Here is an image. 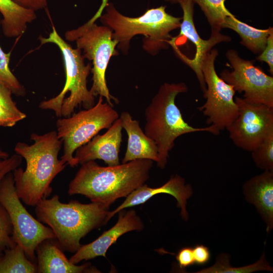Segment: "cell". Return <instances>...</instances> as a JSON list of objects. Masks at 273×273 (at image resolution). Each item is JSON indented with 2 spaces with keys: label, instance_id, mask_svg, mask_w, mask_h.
<instances>
[{
  "label": "cell",
  "instance_id": "1",
  "mask_svg": "<svg viewBox=\"0 0 273 273\" xmlns=\"http://www.w3.org/2000/svg\"><path fill=\"white\" fill-rule=\"evenodd\" d=\"M30 139L33 142L30 145L20 142L16 144V154L25 159L26 165L24 170L19 167L12 173L18 197L25 204L35 207L50 196L52 181L68 165L58 158L63 144L56 131L32 133Z\"/></svg>",
  "mask_w": 273,
  "mask_h": 273
},
{
  "label": "cell",
  "instance_id": "2",
  "mask_svg": "<svg viewBox=\"0 0 273 273\" xmlns=\"http://www.w3.org/2000/svg\"><path fill=\"white\" fill-rule=\"evenodd\" d=\"M153 164L151 160L137 159L104 167L88 161L81 164L70 181L68 194L83 195L91 202L109 208L115 200L145 184Z\"/></svg>",
  "mask_w": 273,
  "mask_h": 273
},
{
  "label": "cell",
  "instance_id": "3",
  "mask_svg": "<svg viewBox=\"0 0 273 273\" xmlns=\"http://www.w3.org/2000/svg\"><path fill=\"white\" fill-rule=\"evenodd\" d=\"M109 209L98 203H63L54 195L41 200L35 206V213L39 221L52 229L63 251L75 253L82 238L108 222Z\"/></svg>",
  "mask_w": 273,
  "mask_h": 273
},
{
  "label": "cell",
  "instance_id": "4",
  "mask_svg": "<svg viewBox=\"0 0 273 273\" xmlns=\"http://www.w3.org/2000/svg\"><path fill=\"white\" fill-rule=\"evenodd\" d=\"M188 90L184 82L162 84L145 111L146 123L144 131L156 144L158 152L156 162L161 169L165 167L169 153L175 140L181 135L196 132H208L218 135L220 130L212 125L195 127L183 118L175 104L176 96Z\"/></svg>",
  "mask_w": 273,
  "mask_h": 273
},
{
  "label": "cell",
  "instance_id": "5",
  "mask_svg": "<svg viewBox=\"0 0 273 273\" xmlns=\"http://www.w3.org/2000/svg\"><path fill=\"white\" fill-rule=\"evenodd\" d=\"M166 7L147 10L142 16L129 17L120 13L111 3L105 7L106 13L100 17L102 23L112 31V37L118 42V49L127 51L130 39L135 35H144V49L153 55L167 49L172 38L170 32L179 28L181 17L166 12Z\"/></svg>",
  "mask_w": 273,
  "mask_h": 273
},
{
  "label": "cell",
  "instance_id": "6",
  "mask_svg": "<svg viewBox=\"0 0 273 273\" xmlns=\"http://www.w3.org/2000/svg\"><path fill=\"white\" fill-rule=\"evenodd\" d=\"M41 44L52 43L60 49L64 64L66 80L61 92L56 97L42 101L39 107L53 111L57 117L71 116L75 109L82 105L85 109L92 107L95 97L87 87V78L91 71L89 64H85L81 51L73 48L58 33L54 25L48 37L38 38Z\"/></svg>",
  "mask_w": 273,
  "mask_h": 273
},
{
  "label": "cell",
  "instance_id": "7",
  "mask_svg": "<svg viewBox=\"0 0 273 273\" xmlns=\"http://www.w3.org/2000/svg\"><path fill=\"white\" fill-rule=\"evenodd\" d=\"M65 37L68 41H75L84 58L92 62L93 84L89 90L93 95L105 98L113 106L112 101L117 102L118 100L110 94L105 77L111 58L118 54L116 50L118 42L113 38L111 29L89 20L76 29L67 31Z\"/></svg>",
  "mask_w": 273,
  "mask_h": 273
},
{
  "label": "cell",
  "instance_id": "8",
  "mask_svg": "<svg viewBox=\"0 0 273 273\" xmlns=\"http://www.w3.org/2000/svg\"><path fill=\"white\" fill-rule=\"evenodd\" d=\"M103 97L99 96L92 107L79 111L67 117L58 119L57 133L63 144L61 159L72 167L78 163L74 157L75 151L90 141L98 132L108 129L119 118L118 112Z\"/></svg>",
  "mask_w": 273,
  "mask_h": 273
},
{
  "label": "cell",
  "instance_id": "9",
  "mask_svg": "<svg viewBox=\"0 0 273 273\" xmlns=\"http://www.w3.org/2000/svg\"><path fill=\"white\" fill-rule=\"evenodd\" d=\"M0 204L10 217L13 240L23 249L28 258L34 261L39 244L46 239L56 237L50 227L33 217L23 205L16 191L12 172L0 181Z\"/></svg>",
  "mask_w": 273,
  "mask_h": 273
},
{
  "label": "cell",
  "instance_id": "10",
  "mask_svg": "<svg viewBox=\"0 0 273 273\" xmlns=\"http://www.w3.org/2000/svg\"><path fill=\"white\" fill-rule=\"evenodd\" d=\"M218 55L216 49H212L202 61L201 70L206 87L203 96L206 101L198 109L207 117L208 125H214L220 131L235 120L238 108L233 86L224 81L215 70V61Z\"/></svg>",
  "mask_w": 273,
  "mask_h": 273
},
{
  "label": "cell",
  "instance_id": "11",
  "mask_svg": "<svg viewBox=\"0 0 273 273\" xmlns=\"http://www.w3.org/2000/svg\"><path fill=\"white\" fill-rule=\"evenodd\" d=\"M183 12L180 25V33L171 38L168 44L173 48L177 57L195 72L203 93L206 84L201 70L202 61L216 44L229 42L231 38L221 33L211 34L209 39H202L198 34L194 21V3L193 0H178Z\"/></svg>",
  "mask_w": 273,
  "mask_h": 273
},
{
  "label": "cell",
  "instance_id": "12",
  "mask_svg": "<svg viewBox=\"0 0 273 273\" xmlns=\"http://www.w3.org/2000/svg\"><path fill=\"white\" fill-rule=\"evenodd\" d=\"M225 56L232 70H223L220 77L236 92L243 93L246 101L273 107L272 75L266 74L252 61L242 58L236 50H228Z\"/></svg>",
  "mask_w": 273,
  "mask_h": 273
},
{
  "label": "cell",
  "instance_id": "13",
  "mask_svg": "<svg viewBox=\"0 0 273 273\" xmlns=\"http://www.w3.org/2000/svg\"><path fill=\"white\" fill-rule=\"evenodd\" d=\"M238 114L226 128L235 146L251 152L273 130V107L236 97Z\"/></svg>",
  "mask_w": 273,
  "mask_h": 273
},
{
  "label": "cell",
  "instance_id": "14",
  "mask_svg": "<svg viewBox=\"0 0 273 273\" xmlns=\"http://www.w3.org/2000/svg\"><path fill=\"white\" fill-rule=\"evenodd\" d=\"M118 220L109 230L104 232L92 242L82 245L69 259L77 264L82 260H88L98 256L106 257L109 248L123 234L132 231H141L144 224L134 210L119 211Z\"/></svg>",
  "mask_w": 273,
  "mask_h": 273
},
{
  "label": "cell",
  "instance_id": "15",
  "mask_svg": "<svg viewBox=\"0 0 273 273\" xmlns=\"http://www.w3.org/2000/svg\"><path fill=\"white\" fill-rule=\"evenodd\" d=\"M167 194L174 197L177 201V206L181 209L180 215L183 219L187 220V201L193 194L191 185H185L184 178L175 174L172 175L163 186L152 188L144 184L132 191L123 202L112 211L109 212L107 221L119 211L126 208L143 204L153 196L158 194Z\"/></svg>",
  "mask_w": 273,
  "mask_h": 273
},
{
  "label": "cell",
  "instance_id": "16",
  "mask_svg": "<svg viewBox=\"0 0 273 273\" xmlns=\"http://www.w3.org/2000/svg\"><path fill=\"white\" fill-rule=\"evenodd\" d=\"M122 129L119 117L104 134H97L75 151L74 157L78 163L82 164L88 161L101 159L108 166L119 164Z\"/></svg>",
  "mask_w": 273,
  "mask_h": 273
},
{
  "label": "cell",
  "instance_id": "17",
  "mask_svg": "<svg viewBox=\"0 0 273 273\" xmlns=\"http://www.w3.org/2000/svg\"><path fill=\"white\" fill-rule=\"evenodd\" d=\"M36 254L38 273L100 272L89 263L80 265L71 263L55 238L46 239L39 243L36 248Z\"/></svg>",
  "mask_w": 273,
  "mask_h": 273
},
{
  "label": "cell",
  "instance_id": "18",
  "mask_svg": "<svg viewBox=\"0 0 273 273\" xmlns=\"http://www.w3.org/2000/svg\"><path fill=\"white\" fill-rule=\"evenodd\" d=\"M243 190L247 201L261 215L268 233L273 228V171L265 170L252 177L244 184Z\"/></svg>",
  "mask_w": 273,
  "mask_h": 273
},
{
  "label": "cell",
  "instance_id": "19",
  "mask_svg": "<svg viewBox=\"0 0 273 273\" xmlns=\"http://www.w3.org/2000/svg\"><path fill=\"white\" fill-rule=\"evenodd\" d=\"M119 118L127 134V144L122 163L137 159H149L157 162L158 160L157 147L147 136L140 126L139 122L133 120L127 112L121 113Z\"/></svg>",
  "mask_w": 273,
  "mask_h": 273
},
{
  "label": "cell",
  "instance_id": "20",
  "mask_svg": "<svg viewBox=\"0 0 273 273\" xmlns=\"http://www.w3.org/2000/svg\"><path fill=\"white\" fill-rule=\"evenodd\" d=\"M0 13L3 32L10 38L22 35L37 17L35 11L23 8L12 0H0Z\"/></svg>",
  "mask_w": 273,
  "mask_h": 273
},
{
  "label": "cell",
  "instance_id": "21",
  "mask_svg": "<svg viewBox=\"0 0 273 273\" xmlns=\"http://www.w3.org/2000/svg\"><path fill=\"white\" fill-rule=\"evenodd\" d=\"M229 28L237 32L243 46L254 54H260L265 48L268 37L273 28L261 29L253 27L236 18L233 15L226 17L222 28Z\"/></svg>",
  "mask_w": 273,
  "mask_h": 273
},
{
  "label": "cell",
  "instance_id": "22",
  "mask_svg": "<svg viewBox=\"0 0 273 273\" xmlns=\"http://www.w3.org/2000/svg\"><path fill=\"white\" fill-rule=\"evenodd\" d=\"M37 265L18 244L0 254V273H36Z\"/></svg>",
  "mask_w": 273,
  "mask_h": 273
},
{
  "label": "cell",
  "instance_id": "23",
  "mask_svg": "<svg viewBox=\"0 0 273 273\" xmlns=\"http://www.w3.org/2000/svg\"><path fill=\"white\" fill-rule=\"evenodd\" d=\"M258 270L272 271V268L267 262L264 253L255 263L247 266L233 267L230 265V255L226 254L219 255L215 263L209 267L203 268L198 273H250Z\"/></svg>",
  "mask_w": 273,
  "mask_h": 273
},
{
  "label": "cell",
  "instance_id": "24",
  "mask_svg": "<svg viewBox=\"0 0 273 273\" xmlns=\"http://www.w3.org/2000/svg\"><path fill=\"white\" fill-rule=\"evenodd\" d=\"M225 0H193L198 5L211 27V33H220L226 17L232 14L224 5Z\"/></svg>",
  "mask_w": 273,
  "mask_h": 273
},
{
  "label": "cell",
  "instance_id": "25",
  "mask_svg": "<svg viewBox=\"0 0 273 273\" xmlns=\"http://www.w3.org/2000/svg\"><path fill=\"white\" fill-rule=\"evenodd\" d=\"M251 152L257 167L264 171H273V130Z\"/></svg>",
  "mask_w": 273,
  "mask_h": 273
},
{
  "label": "cell",
  "instance_id": "26",
  "mask_svg": "<svg viewBox=\"0 0 273 273\" xmlns=\"http://www.w3.org/2000/svg\"><path fill=\"white\" fill-rule=\"evenodd\" d=\"M10 54L5 53L0 46V83L9 88L13 94L23 96L25 88L10 69Z\"/></svg>",
  "mask_w": 273,
  "mask_h": 273
},
{
  "label": "cell",
  "instance_id": "27",
  "mask_svg": "<svg viewBox=\"0 0 273 273\" xmlns=\"http://www.w3.org/2000/svg\"><path fill=\"white\" fill-rule=\"evenodd\" d=\"M13 226L9 215L0 204V254L16 244L12 238Z\"/></svg>",
  "mask_w": 273,
  "mask_h": 273
},
{
  "label": "cell",
  "instance_id": "28",
  "mask_svg": "<svg viewBox=\"0 0 273 273\" xmlns=\"http://www.w3.org/2000/svg\"><path fill=\"white\" fill-rule=\"evenodd\" d=\"M26 117L22 112L16 113L0 105V126L12 127Z\"/></svg>",
  "mask_w": 273,
  "mask_h": 273
},
{
  "label": "cell",
  "instance_id": "29",
  "mask_svg": "<svg viewBox=\"0 0 273 273\" xmlns=\"http://www.w3.org/2000/svg\"><path fill=\"white\" fill-rule=\"evenodd\" d=\"M22 161V157L15 154L5 159L0 158V181L8 173L13 172L19 167Z\"/></svg>",
  "mask_w": 273,
  "mask_h": 273
},
{
  "label": "cell",
  "instance_id": "30",
  "mask_svg": "<svg viewBox=\"0 0 273 273\" xmlns=\"http://www.w3.org/2000/svg\"><path fill=\"white\" fill-rule=\"evenodd\" d=\"M256 59L267 64L270 73L273 74V31L268 37L265 48L257 57Z\"/></svg>",
  "mask_w": 273,
  "mask_h": 273
},
{
  "label": "cell",
  "instance_id": "31",
  "mask_svg": "<svg viewBox=\"0 0 273 273\" xmlns=\"http://www.w3.org/2000/svg\"><path fill=\"white\" fill-rule=\"evenodd\" d=\"M11 90L3 84L0 83V105L16 113L21 111L13 101Z\"/></svg>",
  "mask_w": 273,
  "mask_h": 273
},
{
  "label": "cell",
  "instance_id": "32",
  "mask_svg": "<svg viewBox=\"0 0 273 273\" xmlns=\"http://www.w3.org/2000/svg\"><path fill=\"white\" fill-rule=\"evenodd\" d=\"M176 259L181 269H184L195 264L193 247H184L179 250Z\"/></svg>",
  "mask_w": 273,
  "mask_h": 273
},
{
  "label": "cell",
  "instance_id": "33",
  "mask_svg": "<svg viewBox=\"0 0 273 273\" xmlns=\"http://www.w3.org/2000/svg\"><path fill=\"white\" fill-rule=\"evenodd\" d=\"M195 264L203 265L207 263L210 258V252L208 248L203 245H196L193 247Z\"/></svg>",
  "mask_w": 273,
  "mask_h": 273
},
{
  "label": "cell",
  "instance_id": "34",
  "mask_svg": "<svg viewBox=\"0 0 273 273\" xmlns=\"http://www.w3.org/2000/svg\"><path fill=\"white\" fill-rule=\"evenodd\" d=\"M19 6L25 9L36 11L47 8L48 0H12Z\"/></svg>",
  "mask_w": 273,
  "mask_h": 273
},
{
  "label": "cell",
  "instance_id": "35",
  "mask_svg": "<svg viewBox=\"0 0 273 273\" xmlns=\"http://www.w3.org/2000/svg\"><path fill=\"white\" fill-rule=\"evenodd\" d=\"M165 1L170 3L171 4H176L178 3V0H165ZM108 0H102V4L96 13V14L92 17L94 19L97 20L98 18H100L102 15L103 10L105 8L107 4L108 3Z\"/></svg>",
  "mask_w": 273,
  "mask_h": 273
},
{
  "label": "cell",
  "instance_id": "36",
  "mask_svg": "<svg viewBox=\"0 0 273 273\" xmlns=\"http://www.w3.org/2000/svg\"><path fill=\"white\" fill-rule=\"evenodd\" d=\"M9 156V154L7 152L4 151L0 146V158L5 159Z\"/></svg>",
  "mask_w": 273,
  "mask_h": 273
}]
</instances>
